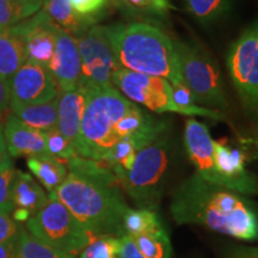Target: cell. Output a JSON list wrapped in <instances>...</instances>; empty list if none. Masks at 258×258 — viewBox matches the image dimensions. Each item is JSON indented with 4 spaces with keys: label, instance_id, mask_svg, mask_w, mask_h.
<instances>
[{
    "label": "cell",
    "instance_id": "ffe728a7",
    "mask_svg": "<svg viewBox=\"0 0 258 258\" xmlns=\"http://www.w3.org/2000/svg\"><path fill=\"white\" fill-rule=\"evenodd\" d=\"M42 10L60 29L77 37L98 22L82 17L72 9L69 0H44Z\"/></svg>",
    "mask_w": 258,
    "mask_h": 258
},
{
    "label": "cell",
    "instance_id": "5b68a950",
    "mask_svg": "<svg viewBox=\"0 0 258 258\" xmlns=\"http://www.w3.org/2000/svg\"><path fill=\"white\" fill-rule=\"evenodd\" d=\"M169 141L165 133L139 150L128 171L114 173L129 198L141 209L153 211L160 201L169 167Z\"/></svg>",
    "mask_w": 258,
    "mask_h": 258
},
{
    "label": "cell",
    "instance_id": "ba28073f",
    "mask_svg": "<svg viewBox=\"0 0 258 258\" xmlns=\"http://www.w3.org/2000/svg\"><path fill=\"white\" fill-rule=\"evenodd\" d=\"M49 202L25 222V228L61 252L76 256L82 252L97 235L86 230L59 201L55 192L48 194Z\"/></svg>",
    "mask_w": 258,
    "mask_h": 258
},
{
    "label": "cell",
    "instance_id": "f35d334b",
    "mask_svg": "<svg viewBox=\"0 0 258 258\" xmlns=\"http://www.w3.org/2000/svg\"><path fill=\"white\" fill-rule=\"evenodd\" d=\"M21 2L23 3L25 8H27L29 14L32 16L36 14V12H38V10L42 8L44 0H21Z\"/></svg>",
    "mask_w": 258,
    "mask_h": 258
},
{
    "label": "cell",
    "instance_id": "5bb4252c",
    "mask_svg": "<svg viewBox=\"0 0 258 258\" xmlns=\"http://www.w3.org/2000/svg\"><path fill=\"white\" fill-rule=\"evenodd\" d=\"M184 145L189 159L195 166L196 173L206 182L225 188L224 180L219 176L214 165L213 139L207 125L195 118H188L185 122Z\"/></svg>",
    "mask_w": 258,
    "mask_h": 258
},
{
    "label": "cell",
    "instance_id": "d6a6232c",
    "mask_svg": "<svg viewBox=\"0 0 258 258\" xmlns=\"http://www.w3.org/2000/svg\"><path fill=\"white\" fill-rule=\"evenodd\" d=\"M173 91V99L177 104L183 106V108H194L196 106L195 97H194L192 92L190 89L185 85V83L177 84V85H172Z\"/></svg>",
    "mask_w": 258,
    "mask_h": 258
},
{
    "label": "cell",
    "instance_id": "7c38bea8",
    "mask_svg": "<svg viewBox=\"0 0 258 258\" xmlns=\"http://www.w3.org/2000/svg\"><path fill=\"white\" fill-rule=\"evenodd\" d=\"M23 38L28 61L48 67L55 49L59 27L43 10L15 25Z\"/></svg>",
    "mask_w": 258,
    "mask_h": 258
},
{
    "label": "cell",
    "instance_id": "f1b7e54d",
    "mask_svg": "<svg viewBox=\"0 0 258 258\" xmlns=\"http://www.w3.org/2000/svg\"><path fill=\"white\" fill-rule=\"evenodd\" d=\"M43 133L44 139H46L47 152L50 156L55 157L57 159L64 161V163L73 159L74 157H78L72 143L60 133L57 127L50 129V131L43 132Z\"/></svg>",
    "mask_w": 258,
    "mask_h": 258
},
{
    "label": "cell",
    "instance_id": "7a4b0ae2",
    "mask_svg": "<svg viewBox=\"0 0 258 258\" xmlns=\"http://www.w3.org/2000/svg\"><path fill=\"white\" fill-rule=\"evenodd\" d=\"M170 211L179 225H202L241 240L258 239V214L237 192L211 184L198 173L180 184Z\"/></svg>",
    "mask_w": 258,
    "mask_h": 258
},
{
    "label": "cell",
    "instance_id": "44dd1931",
    "mask_svg": "<svg viewBox=\"0 0 258 258\" xmlns=\"http://www.w3.org/2000/svg\"><path fill=\"white\" fill-rule=\"evenodd\" d=\"M57 97L43 104L24 105L9 103L10 112L17 116L29 127L41 132L50 131L57 127Z\"/></svg>",
    "mask_w": 258,
    "mask_h": 258
},
{
    "label": "cell",
    "instance_id": "9c48e42d",
    "mask_svg": "<svg viewBox=\"0 0 258 258\" xmlns=\"http://www.w3.org/2000/svg\"><path fill=\"white\" fill-rule=\"evenodd\" d=\"M227 70L245 111L258 120V19L232 43Z\"/></svg>",
    "mask_w": 258,
    "mask_h": 258
},
{
    "label": "cell",
    "instance_id": "484cf974",
    "mask_svg": "<svg viewBox=\"0 0 258 258\" xmlns=\"http://www.w3.org/2000/svg\"><path fill=\"white\" fill-rule=\"evenodd\" d=\"M132 238L145 258H171L172 247L165 228Z\"/></svg>",
    "mask_w": 258,
    "mask_h": 258
},
{
    "label": "cell",
    "instance_id": "3957f363",
    "mask_svg": "<svg viewBox=\"0 0 258 258\" xmlns=\"http://www.w3.org/2000/svg\"><path fill=\"white\" fill-rule=\"evenodd\" d=\"M104 31L120 69L160 77L171 85L184 83L173 41L156 25L117 23Z\"/></svg>",
    "mask_w": 258,
    "mask_h": 258
},
{
    "label": "cell",
    "instance_id": "277c9868",
    "mask_svg": "<svg viewBox=\"0 0 258 258\" xmlns=\"http://www.w3.org/2000/svg\"><path fill=\"white\" fill-rule=\"evenodd\" d=\"M85 93L82 127L77 154L96 161H102L105 154L116 145L115 129L118 122L134 108L135 103L114 85L97 86L78 84Z\"/></svg>",
    "mask_w": 258,
    "mask_h": 258
},
{
    "label": "cell",
    "instance_id": "e0dca14e",
    "mask_svg": "<svg viewBox=\"0 0 258 258\" xmlns=\"http://www.w3.org/2000/svg\"><path fill=\"white\" fill-rule=\"evenodd\" d=\"M85 108V93L82 88L59 93L57 97V129L76 148ZM77 152V151H76Z\"/></svg>",
    "mask_w": 258,
    "mask_h": 258
},
{
    "label": "cell",
    "instance_id": "4316f807",
    "mask_svg": "<svg viewBox=\"0 0 258 258\" xmlns=\"http://www.w3.org/2000/svg\"><path fill=\"white\" fill-rule=\"evenodd\" d=\"M15 172L14 160L8 154L0 164V213H4L10 217L15 211V206L12 203V183Z\"/></svg>",
    "mask_w": 258,
    "mask_h": 258
},
{
    "label": "cell",
    "instance_id": "e575fe53",
    "mask_svg": "<svg viewBox=\"0 0 258 258\" xmlns=\"http://www.w3.org/2000/svg\"><path fill=\"white\" fill-rule=\"evenodd\" d=\"M120 239V258H145L135 245L133 238L123 234Z\"/></svg>",
    "mask_w": 258,
    "mask_h": 258
},
{
    "label": "cell",
    "instance_id": "7bdbcfd3",
    "mask_svg": "<svg viewBox=\"0 0 258 258\" xmlns=\"http://www.w3.org/2000/svg\"><path fill=\"white\" fill-rule=\"evenodd\" d=\"M74 258H76V257H74Z\"/></svg>",
    "mask_w": 258,
    "mask_h": 258
},
{
    "label": "cell",
    "instance_id": "d590c367",
    "mask_svg": "<svg viewBox=\"0 0 258 258\" xmlns=\"http://www.w3.org/2000/svg\"><path fill=\"white\" fill-rule=\"evenodd\" d=\"M10 93H9V80L0 77V118L6 114L9 109Z\"/></svg>",
    "mask_w": 258,
    "mask_h": 258
},
{
    "label": "cell",
    "instance_id": "f546056e",
    "mask_svg": "<svg viewBox=\"0 0 258 258\" xmlns=\"http://www.w3.org/2000/svg\"><path fill=\"white\" fill-rule=\"evenodd\" d=\"M31 15L21 0H0V30L14 27Z\"/></svg>",
    "mask_w": 258,
    "mask_h": 258
},
{
    "label": "cell",
    "instance_id": "60d3db41",
    "mask_svg": "<svg viewBox=\"0 0 258 258\" xmlns=\"http://www.w3.org/2000/svg\"><path fill=\"white\" fill-rule=\"evenodd\" d=\"M8 148H6L5 144V138H4V127H3V123L0 122V164L4 160V158L8 156Z\"/></svg>",
    "mask_w": 258,
    "mask_h": 258
},
{
    "label": "cell",
    "instance_id": "6da1fadb",
    "mask_svg": "<svg viewBox=\"0 0 258 258\" xmlns=\"http://www.w3.org/2000/svg\"><path fill=\"white\" fill-rule=\"evenodd\" d=\"M66 165L67 177L54 191L59 201L93 235L125 234L123 217L129 207L114 172L101 161L79 156Z\"/></svg>",
    "mask_w": 258,
    "mask_h": 258
},
{
    "label": "cell",
    "instance_id": "ab89813d",
    "mask_svg": "<svg viewBox=\"0 0 258 258\" xmlns=\"http://www.w3.org/2000/svg\"><path fill=\"white\" fill-rule=\"evenodd\" d=\"M110 2L112 3V5H114L115 8L120 10L122 14L128 16V17H134L133 12H132L131 8H129L127 0H110Z\"/></svg>",
    "mask_w": 258,
    "mask_h": 258
},
{
    "label": "cell",
    "instance_id": "cb8c5ba5",
    "mask_svg": "<svg viewBox=\"0 0 258 258\" xmlns=\"http://www.w3.org/2000/svg\"><path fill=\"white\" fill-rule=\"evenodd\" d=\"M164 228L165 227L157 213L150 209L129 208L123 217L124 233L131 237L152 233Z\"/></svg>",
    "mask_w": 258,
    "mask_h": 258
},
{
    "label": "cell",
    "instance_id": "2e32d148",
    "mask_svg": "<svg viewBox=\"0 0 258 258\" xmlns=\"http://www.w3.org/2000/svg\"><path fill=\"white\" fill-rule=\"evenodd\" d=\"M4 127V138L6 148L11 157H35L47 152L44 133L29 127L12 112L6 114Z\"/></svg>",
    "mask_w": 258,
    "mask_h": 258
},
{
    "label": "cell",
    "instance_id": "ac0fdd59",
    "mask_svg": "<svg viewBox=\"0 0 258 258\" xmlns=\"http://www.w3.org/2000/svg\"><path fill=\"white\" fill-rule=\"evenodd\" d=\"M49 202V196L34 177L24 171L16 170L12 183V203L15 208L24 209L31 217Z\"/></svg>",
    "mask_w": 258,
    "mask_h": 258
},
{
    "label": "cell",
    "instance_id": "8992f818",
    "mask_svg": "<svg viewBox=\"0 0 258 258\" xmlns=\"http://www.w3.org/2000/svg\"><path fill=\"white\" fill-rule=\"evenodd\" d=\"M111 84L129 101L144 105L158 114L175 112L185 116H202L214 121L225 120V116L220 111L211 110L200 105L183 108L177 104L173 99L172 85L160 77L118 69L112 74Z\"/></svg>",
    "mask_w": 258,
    "mask_h": 258
},
{
    "label": "cell",
    "instance_id": "4fadbf2b",
    "mask_svg": "<svg viewBox=\"0 0 258 258\" xmlns=\"http://www.w3.org/2000/svg\"><path fill=\"white\" fill-rule=\"evenodd\" d=\"M213 154L225 189L244 195H258V179L245 167L246 157L243 151L213 140Z\"/></svg>",
    "mask_w": 258,
    "mask_h": 258
},
{
    "label": "cell",
    "instance_id": "d4e9b609",
    "mask_svg": "<svg viewBox=\"0 0 258 258\" xmlns=\"http://www.w3.org/2000/svg\"><path fill=\"white\" fill-rule=\"evenodd\" d=\"M184 4L186 10L202 24L219 21L232 9V0H184Z\"/></svg>",
    "mask_w": 258,
    "mask_h": 258
},
{
    "label": "cell",
    "instance_id": "83f0119b",
    "mask_svg": "<svg viewBox=\"0 0 258 258\" xmlns=\"http://www.w3.org/2000/svg\"><path fill=\"white\" fill-rule=\"evenodd\" d=\"M80 258H120V239L112 235H97L80 252Z\"/></svg>",
    "mask_w": 258,
    "mask_h": 258
},
{
    "label": "cell",
    "instance_id": "30bf717a",
    "mask_svg": "<svg viewBox=\"0 0 258 258\" xmlns=\"http://www.w3.org/2000/svg\"><path fill=\"white\" fill-rule=\"evenodd\" d=\"M82 60V76L79 84L84 85H111L112 74L118 67L104 27L93 25L76 37Z\"/></svg>",
    "mask_w": 258,
    "mask_h": 258
},
{
    "label": "cell",
    "instance_id": "52a82bcc",
    "mask_svg": "<svg viewBox=\"0 0 258 258\" xmlns=\"http://www.w3.org/2000/svg\"><path fill=\"white\" fill-rule=\"evenodd\" d=\"M183 82L203 108L220 111L228 108L227 96L217 62L207 51L194 43L173 41Z\"/></svg>",
    "mask_w": 258,
    "mask_h": 258
},
{
    "label": "cell",
    "instance_id": "7402d4cb",
    "mask_svg": "<svg viewBox=\"0 0 258 258\" xmlns=\"http://www.w3.org/2000/svg\"><path fill=\"white\" fill-rule=\"evenodd\" d=\"M27 165L32 175L40 180L41 184L49 192L55 191L62 184L69 173L66 163L50 154L29 157Z\"/></svg>",
    "mask_w": 258,
    "mask_h": 258
},
{
    "label": "cell",
    "instance_id": "603a6c76",
    "mask_svg": "<svg viewBox=\"0 0 258 258\" xmlns=\"http://www.w3.org/2000/svg\"><path fill=\"white\" fill-rule=\"evenodd\" d=\"M15 258H74V256L54 249L31 234L25 226L21 225L17 234Z\"/></svg>",
    "mask_w": 258,
    "mask_h": 258
},
{
    "label": "cell",
    "instance_id": "d6986e66",
    "mask_svg": "<svg viewBox=\"0 0 258 258\" xmlns=\"http://www.w3.org/2000/svg\"><path fill=\"white\" fill-rule=\"evenodd\" d=\"M27 61L24 41L15 25L0 30V77L9 80Z\"/></svg>",
    "mask_w": 258,
    "mask_h": 258
},
{
    "label": "cell",
    "instance_id": "8d00e7d4",
    "mask_svg": "<svg viewBox=\"0 0 258 258\" xmlns=\"http://www.w3.org/2000/svg\"><path fill=\"white\" fill-rule=\"evenodd\" d=\"M16 243H17V235L0 243V258H15Z\"/></svg>",
    "mask_w": 258,
    "mask_h": 258
},
{
    "label": "cell",
    "instance_id": "74e56055",
    "mask_svg": "<svg viewBox=\"0 0 258 258\" xmlns=\"http://www.w3.org/2000/svg\"><path fill=\"white\" fill-rule=\"evenodd\" d=\"M232 258H258V249L247 246L239 247L234 251Z\"/></svg>",
    "mask_w": 258,
    "mask_h": 258
},
{
    "label": "cell",
    "instance_id": "9a60e30c",
    "mask_svg": "<svg viewBox=\"0 0 258 258\" xmlns=\"http://www.w3.org/2000/svg\"><path fill=\"white\" fill-rule=\"evenodd\" d=\"M48 69L61 92L72 91L78 88L82 76V60L78 44L73 35L60 28L56 35L55 49Z\"/></svg>",
    "mask_w": 258,
    "mask_h": 258
},
{
    "label": "cell",
    "instance_id": "1f68e13d",
    "mask_svg": "<svg viewBox=\"0 0 258 258\" xmlns=\"http://www.w3.org/2000/svg\"><path fill=\"white\" fill-rule=\"evenodd\" d=\"M69 2L79 16L98 22L105 14L110 0H69Z\"/></svg>",
    "mask_w": 258,
    "mask_h": 258
},
{
    "label": "cell",
    "instance_id": "8fae6325",
    "mask_svg": "<svg viewBox=\"0 0 258 258\" xmlns=\"http://www.w3.org/2000/svg\"><path fill=\"white\" fill-rule=\"evenodd\" d=\"M10 103L43 104L59 96V86L48 67L27 61L9 79Z\"/></svg>",
    "mask_w": 258,
    "mask_h": 258
},
{
    "label": "cell",
    "instance_id": "4dcf8cb0",
    "mask_svg": "<svg viewBox=\"0 0 258 258\" xmlns=\"http://www.w3.org/2000/svg\"><path fill=\"white\" fill-rule=\"evenodd\" d=\"M134 17L141 14L157 17H166L172 9L169 0H127Z\"/></svg>",
    "mask_w": 258,
    "mask_h": 258
},
{
    "label": "cell",
    "instance_id": "b9f144b4",
    "mask_svg": "<svg viewBox=\"0 0 258 258\" xmlns=\"http://www.w3.org/2000/svg\"><path fill=\"white\" fill-rule=\"evenodd\" d=\"M246 143H250V144H253L254 146L258 148V137L254 138V139H249V140H245Z\"/></svg>",
    "mask_w": 258,
    "mask_h": 258
},
{
    "label": "cell",
    "instance_id": "836d02e7",
    "mask_svg": "<svg viewBox=\"0 0 258 258\" xmlns=\"http://www.w3.org/2000/svg\"><path fill=\"white\" fill-rule=\"evenodd\" d=\"M19 227L21 225L16 222L10 215L0 213V243L17 235Z\"/></svg>",
    "mask_w": 258,
    "mask_h": 258
}]
</instances>
